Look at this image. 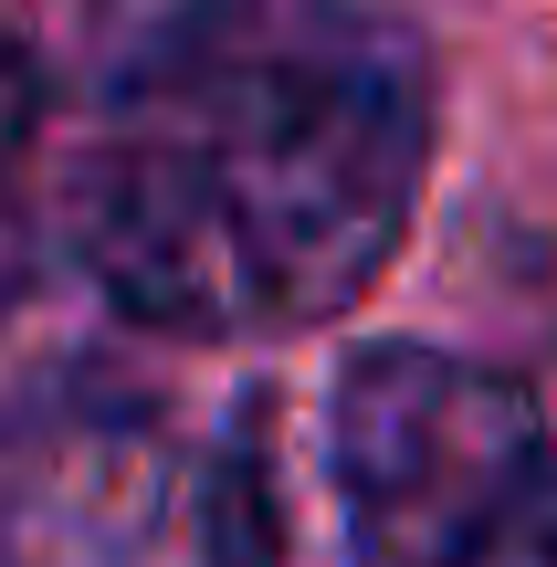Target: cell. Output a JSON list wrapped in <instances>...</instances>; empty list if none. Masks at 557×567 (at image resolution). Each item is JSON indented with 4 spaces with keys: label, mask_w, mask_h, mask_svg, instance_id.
Listing matches in <instances>:
<instances>
[{
    "label": "cell",
    "mask_w": 557,
    "mask_h": 567,
    "mask_svg": "<svg viewBox=\"0 0 557 567\" xmlns=\"http://www.w3.org/2000/svg\"><path fill=\"white\" fill-rule=\"evenodd\" d=\"M432 63L358 0H221L158 32L63 179L74 274L147 337H306L421 221Z\"/></svg>",
    "instance_id": "cell-1"
},
{
    "label": "cell",
    "mask_w": 557,
    "mask_h": 567,
    "mask_svg": "<svg viewBox=\"0 0 557 567\" xmlns=\"http://www.w3.org/2000/svg\"><path fill=\"white\" fill-rule=\"evenodd\" d=\"M526 379L453 347H348L316 389H274L221 442L243 567H484L547 484Z\"/></svg>",
    "instance_id": "cell-2"
},
{
    "label": "cell",
    "mask_w": 557,
    "mask_h": 567,
    "mask_svg": "<svg viewBox=\"0 0 557 567\" xmlns=\"http://www.w3.org/2000/svg\"><path fill=\"white\" fill-rule=\"evenodd\" d=\"M0 567H243L221 442L116 400H32L0 431Z\"/></svg>",
    "instance_id": "cell-3"
},
{
    "label": "cell",
    "mask_w": 557,
    "mask_h": 567,
    "mask_svg": "<svg viewBox=\"0 0 557 567\" xmlns=\"http://www.w3.org/2000/svg\"><path fill=\"white\" fill-rule=\"evenodd\" d=\"M505 567H557V452H547V484H537V505H526V526H516V547H505Z\"/></svg>",
    "instance_id": "cell-4"
}]
</instances>
